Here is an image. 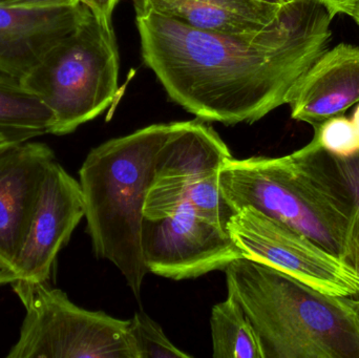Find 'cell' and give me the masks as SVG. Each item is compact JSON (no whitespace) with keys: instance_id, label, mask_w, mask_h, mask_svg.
Here are the masks:
<instances>
[{"instance_id":"cell-13","label":"cell","mask_w":359,"mask_h":358,"mask_svg":"<svg viewBox=\"0 0 359 358\" xmlns=\"http://www.w3.org/2000/svg\"><path fill=\"white\" fill-rule=\"evenodd\" d=\"M359 103V46L341 43L327 50L293 88L291 117L312 128L343 116Z\"/></svg>"},{"instance_id":"cell-23","label":"cell","mask_w":359,"mask_h":358,"mask_svg":"<svg viewBox=\"0 0 359 358\" xmlns=\"http://www.w3.org/2000/svg\"><path fill=\"white\" fill-rule=\"evenodd\" d=\"M21 142H25V141L19 138V137L0 130V151H6V149H10V147Z\"/></svg>"},{"instance_id":"cell-7","label":"cell","mask_w":359,"mask_h":358,"mask_svg":"<svg viewBox=\"0 0 359 358\" xmlns=\"http://www.w3.org/2000/svg\"><path fill=\"white\" fill-rule=\"evenodd\" d=\"M230 158L227 145L204 121L178 122L158 156L145 199L144 219L165 218L190 208L226 227L232 212L222 198L219 172Z\"/></svg>"},{"instance_id":"cell-10","label":"cell","mask_w":359,"mask_h":358,"mask_svg":"<svg viewBox=\"0 0 359 358\" xmlns=\"http://www.w3.org/2000/svg\"><path fill=\"white\" fill-rule=\"evenodd\" d=\"M86 216L83 193L56 160L46 167L31 224L13 264L0 270V287L50 282L57 256Z\"/></svg>"},{"instance_id":"cell-8","label":"cell","mask_w":359,"mask_h":358,"mask_svg":"<svg viewBox=\"0 0 359 358\" xmlns=\"http://www.w3.org/2000/svg\"><path fill=\"white\" fill-rule=\"evenodd\" d=\"M243 256L268 265L324 294L359 296V273L339 256L291 228L259 212L244 207L226 223Z\"/></svg>"},{"instance_id":"cell-5","label":"cell","mask_w":359,"mask_h":358,"mask_svg":"<svg viewBox=\"0 0 359 358\" xmlns=\"http://www.w3.org/2000/svg\"><path fill=\"white\" fill-rule=\"evenodd\" d=\"M119 67L113 25L99 21L88 8L20 83L52 111L50 134L65 136L113 104Z\"/></svg>"},{"instance_id":"cell-2","label":"cell","mask_w":359,"mask_h":358,"mask_svg":"<svg viewBox=\"0 0 359 358\" xmlns=\"http://www.w3.org/2000/svg\"><path fill=\"white\" fill-rule=\"evenodd\" d=\"M219 189L232 214L250 206L341 259L353 195L337 157L316 139L283 157L230 158Z\"/></svg>"},{"instance_id":"cell-1","label":"cell","mask_w":359,"mask_h":358,"mask_svg":"<svg viewBox=\"0 0 359 358\" xmlns=\"http://www.w3.org/2000/svg\"><path fill=\"white\" fill-rule=\"evenodd\" d=\"M333 18L320 0H292L257 33L203 31L155 13L136 22L143 60L170 98L202 121L234 125L288 104L326 52Z\"/></svg>"},{"instance_id":"cell-9","label":"cell","mask_w":359,"mask_h":358,"mask_svg":"<svg viewBox=\"0 0 359 358\" xmlns=\"http://www.w3.org/2000/svg\"><path fill=\"white\" fill-rule=\"evenodd\" d=\"M142 249L149 273L175 281L225 270L243 256L226 227L190 208L165 218L144 219Z\"/></svg>"},{"instance_id":"cell-25","label":"cell","mask_w":359,"mask_h":358,"mask_svg":"<svg viewBox=\"0 0 359 358\" xmlns=\"http://www.w3.org/2000/svg\"><path fill=\"white\" fill-rule=\"evenodd\" d=\"M348 16L352 17V19L358 23L359 27V4L355 6V8H354L349 15H348Z\"/></svg>"},{"instance_id":"cell-11","label":"cell","mask_w":359,"mask_h":358,"mask_svg":"<svg viewBox=\"0 0 359 358\" xmlns=\"http://www.w3.org/2000/svg\"><path fill=\"white\" fill-rule=\"evenodd\" d=\"M55 153L25 141L0 151V270L14 262L25 241L46 167Z\"/></svg>"},{"instance_id":"cell-6","label":"cell","mask_w":359,"mask_h":358,"mask_svg":"<svg viewBox=\"0 0 359 358\" xmlns=\"http://www.w3.org/2000/svg\"><path fill=\"white\" fill-rule=\"evenodd\" d=\"M25 307L8 358H138L130 321L74 304L50 282L11 285Z\"/></svg>"},{"instance_id":"cell-12","label":"cell","mask_w":359,"mask_h":358,"mask_svg":"<svg viewBox=\"0 0 359 358\" xmlns=\"http://www.w3.org/2000/svg\"><path fill=\"white\" fill-rule=\"evenodd\" d=\"M88 10L82 4L54 8L0 6V74L20 81Z\"/></svg>"},{"instance_id":"cell-19","label":"cell","mask_w":359,"mask_h":358,"mask_svg":"<svg viewBox=\"0 0 359 358\" xmlns=\"http://www.w3.org/2000/svg\"><path fill=\"white\" fill-rule=\"evenodd\" d=\"M353 195V206L348 224L341 260L359 273V153L351 158H337Z\"/></svg>"},{"instance_id":"cell-4","label":"cell","mask_w":359,"mask_h":358,"mask_svg":"<svg viewBox=\"0 0 359 358\" xmlns=\"http://www.w3.org/2000/svg\"><path fill=\"white\" fill-rule=\"evenodd\" d=\"M177 125L153 124L111 139L92 149L79 170L93 249L117 267L137 298L149 273L142 249L145 199L158 156Z\"/></svg>"},{"instance_id":"cell-15","label":"cell","mask_w":359,"mask_h":358,"mask_svg":"<svg viewBox=\"0 0 359 358\" xmlns=\"http://www.w3.org/2000/svg\"><path fill=\"white\" fill-rule=\"evenodd\" d=\"M52 111L18 80L0 74V130L23 141L50 134Z\"/></svg>"},{"instance_id":"cell-14","label":"cell","mask_w":359,"mask_h":358,"mask_svg":"<svg viewBox=\"0 0 359 358\" xmlns=\"http://www.w3.org/2000/svg\"><path fill=\"white\" fill-rule=\"evenodd\" d=\"M135 12L155 13L203 31L257 33L280 17L284 4L271 0H132Z\"/></svg>"},{"instance_id":"cell-21","label":"cell","mask_w":359,"mask_h":358,"mask_svg":"<svg viewBox=\"0 0 359 358\" xmlns=\"http://www.w3.org/2000/svg\"><path fill=\"white\" fill-rule=\"evenodd\" d=\"M120 0H79L80 4L90 8L101 22L113 25V14Z\"/></svg>"},{"instance_id":"cell-24","label":"cell","mask_w":359,"mask_h":358,"mask_svg":"<svg viewBox=\"0 0 359 358\" xmlns=\"http://www.w3.org/2000/svg\"><path fill=\"white\" fill-rule=\"evenodd\" d=\"M351 120L352 122H353L354 126H355L356 130H358L359 135V103L358 106H356L355 111H354Z\"/></svg>"},{"instance_id":"cell-3","label":"cell","mask_w":359,"mask_h":358,"mask_svg":"<svg viewBox=\"0 0 359 358\" xmlns=\"http://www.w3.org/2000/svg\"><path fill=\"white\" fill-rule=\"evenodd\" d=\"M265 358H359V301L324 294L250 259L225 269Z\"/></svg>"},{"instance_id":"cell-26","label":"cell","mask_w":359,"mask_h":358,"mask_svg":"<svg viewBox=\"0 0 359 358\" xmlns=\"http://www.w3.org/2000/svg\"><path fill=\"white\" fill-rule=\"evenodd\" d=\"M271 1L278 2V4H287V2L292 1V0H271Z\"/></svg>"},{"instance_id":"cell-17","label":"cell","mask_w":359,"mask_h":358,"mask_svg":"<svg viewBox=\"0 0 359 358\" xmlns=\"http://www.w3.org/2000/svg\"><path fill=\"white\" fill-rule=\"evenodd\" d=\"M130 321V331L138 358H188L191 355L175 346L159 324L147 313L136 312Z\"/></svg>"},{"instance_id":"cell-16","label":"cell","mask_w":359,"mask_h":358,"mask_svg":"<svg viewBox=\"0 0 359 358\" xmlns=\"http://www.w3.org/2000/svg\"><path fill=\"white\" fill-rule=\"evenodd\" d=\"M210 327L213 357L265 358L257 332L231 296L213 307Z\"/></svg>"},{"instance_id":"cell-22","label":"cell","mask_w":359,"mask_h":358,"mask_svg":"<svg viewBox=\"0 0 359 358\" xmlns=\"http://www.w3.org/2000/svg\"><path fill=\"white\" fill-rule=\"evenodd\" d=\"M332 13L333 16L339 14L349 15L359 4V0H320Z\"/></svg>"},{"instance_id":"cell-20","label":"cell","mask_w":359,"mask_h":358,"mask_svg":"<svg viewBox=\"0 0 359 358\" xmlns=\"http://www.w3.org/2000/svg\"><path fill=\"white\" fill-rule=\"evenodd\" d=\"M79 4V0H0V6L27 8H65Z\"/></svg>"},{"instance_id":"cell-18","label":"cell","mask_w":359,"mask_h":358,"mask_svg":"<svg viewBox=\"0 0 359 358\" xmlns=\"http://www.w3.org/2000/svg\"><path fill=\"white\" fill-rule=\"evenodd\" d=\"M314 139L320 147L339 159L359 153V135L351 119L331 118L314 128Z\"/></svg>"}]
</instances>
